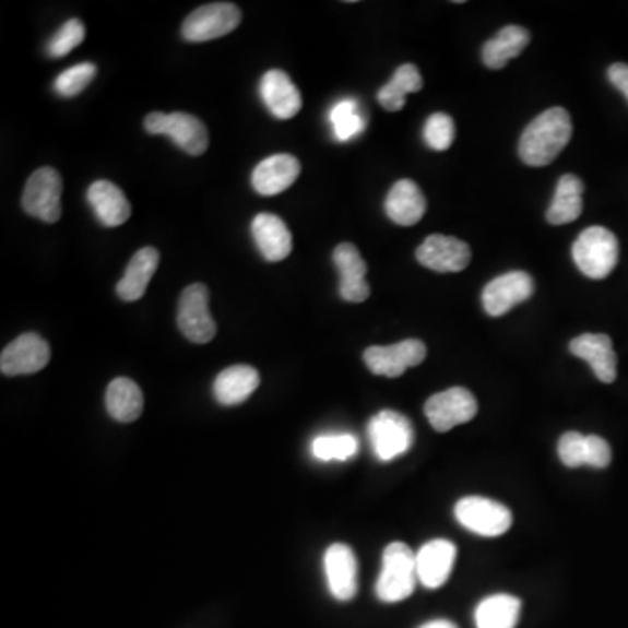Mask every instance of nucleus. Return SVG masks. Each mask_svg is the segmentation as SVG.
<instances>
[{
  "instance_id": "nucleus-18",
  "label": "nucleus",
  "mask_w": 628,
  "mask_h": 628,
  "mask_svg": "<svg viewBox=\"0 0 628 628\" xmlns=\"http://www.w3.org/2000/svg\"><path fill=\"white\" fill-rule=\"evenodd\" d=\"M569 352L577 358L585 360L592 367L599 381L612 384L616 381V358L613 341L606 334H583L572 339Z\"/></svg>"
},
{
  "instance_id": "nucleus-30",
  "label": "nucleus",
  "mask_w": 628,
  "mask_h": 628,
  "mask_svg": "<svg viewBox=\"0 0 628 628\" xmlns=\"http://www.w3.org/2000/svg\"><path fill=\"white\" fill-rule=\"evenodd\" d=\"M420 87H423V78H420L419 70L412 63H405L396 69L390 83L379 90L377 100L388 112H399L405 107V96L420 92Z\"/></svg>"
},
{
  "instance_id": "nucleus-21",
  "label": "nucleus",
  "mask_w": 628,
  "mask_h": 628,
  "mask_svg": "<svg viewBox=\"0 0 628 628\" xmlns=\"http://www.w3.org/2000/svg\"><path fill=\"white\" fill-rule=\"evenodd\" d=\"M251 235L257 248L269 262H280L291 256L292 235L285 222L273 213H260L251 222Z\"/></svg>"
},
{
  "instance_id": "nucleus-26",
  "label": "nucleus",
  "mask_w": 628,
  "mask_h": 628,
  "mask_svg": "<svg viewBox=\"0 0 628 628\" xmlns=\"http://www.w3.org/2000/svg\"><path fill=\"white\" fill-rule=\"evenodd\" d=\"M529 40L531 34L522 26H505L493 39L484 44L482 60L489 69H502L508 66V61L519 57L520 52L528 48Z\"/></svg>"
},
{
  "instance_id": "nucleus-29",
  "label": "nucleus",
  "mask_w": 628,
  "mask_h": 628,
  "mask_svg": "<svg viewBox=\"0 0 628 628\" xmlns=\"http://www.w3.org/2000/svg\"><path fill=\"white\" fill-rule=\"evenodd\" d=\"M520 607L522 604L513 595H490L475 609V625L477 628H516Z\"/></svg>"
},
{
  "instance_id": "nucleus-19",
  "label": "nucleus",
  "mask_w": 628,
  "mask_h": 628,
  "mask_svg": "<svg viewBox=\"0 0 628 628\" xmlns=\"http://www.w3.org/2000/svg\"><path fill=\"white\" fill-rule=\"evenodd\" d=\"M260 96L276 119H292L303 109V96L283 70H269L260 81Z\"/></svg>"
},
{
  "instance_id": "nucleus-35",
  "label": "nucleus",
  "mask_w": 628,
  "mask_h": 628,
  "mask_svg": "<svg viewBox=\"0 0 628 628\" xmlns=\"http://www.w3.org/2000/svg\"><path fill=\"white\" fill-rule=\"evenodd\" d=\"M84 37H86V28H84L83 22L70 20L61 26L57 34L52 35V39L48 44V52L52 58L66 57L72 49L83 44Z\"/></svg>"
},
{
  "instance_id": "nucleus-27",
  "label": "nucleus",
  "mask_w": 628,
  "mask_h": 628,
  "mask_svg": "<svg viewBox=\"0 0 628 628\" xmlns=\"http://www.w3.org/2000/svg\"><path fill=\"white\" fill-rule=\"evenodd\" d=\"M581 195L583 182L580 178L577 175H564L557 183L550 209L546 212V221L550 222L552 226H564L577 221L583 212Z\"/></svg>"
},
{
  "instance_id": "nucleus-14",
  "label": "nucleus",
  "mask_w": 628,
  "mask_h": 628,
  "mask_svg": "<svg viewBox=\"0 0 628 628\" xmlns=\"http://www.w3.org/2000/svg\"><path fill=\"white\" fill-rule=\"evenodd\" d=\"M419 264L437 273H461L469 268L472 250L452 236L434 235L423 241L416 251Z\"/></svg>"
},
{
  "instance_id": "nucleus-22",
  "label": "nucleus",
  "mask_w": 628,
  "mask_h": 628,
  "mask_svg": "<svg viewBox=\"0 0 628 628\" xmlns=\"http://www.w3.org/2000/svg\"><path fill=\"white\" fill-rule=\"evenodd\" d=\"M87 201L105 227H119L131 215V204L125 192L109 180H96L87 189Z\"/></svg>"
},
{
  "instance_id": "nucleus-12",
  "label": "nucleus",
  "mask_w": 628,
  "mask_h": 628,
  "mask_svg": "<svg viewBox=\"0 0 628 628\" xmlns=\"http://www.w3.org/2000/svg\"><path fill=\"white\" fill-rule=\"evenodd\" d=\"M426 358L425 344L407 339L393 346H370L365 349V365L376 376L400 377L411 367H417Z\"/></svg>"
},
{
  "instance_id": "nucleus-11",
  "label": "nucleus",
  "mask_w": 628,
  "mask_h": 628,
  "mask_svg": "<svg viewBox=\"0 0 628 628\" xmlns=\"http://www.w3.org/2000/svg\"><path fill=\"white\" fill-rule=\"evenodd\" d=\"M534 294L533 277L524 271H511L495 277L482 292V306L489 317H502L508 311L531 299Z\"/></svg>"
},
{
  "instance_id": "nucleus-3",
  "label": "nucleus",
  "mask_w": 628,
  "mask_h": 628,
  "mask_svg": "<svg viewBox=\"0 0 628 628\" xmlns=\"http://www.w3.org/2000/svg\"><path fill=\"white\" fill-rule=\"evenodd\" d=\"M578 269L592 280H604L618 264V239L606 227H589L572 245Z\"/></svg>"
},
{
  "instance_id": "nucleus-1",
  "label": "nucleus",
  "mask_w": 628,
  "mask_h": 628,
  "mask_svg": "<svg viewBox=\"0 0 628 628\" xmlns=\"http://www.w3.org/2000/svg\"><path fill=\"white\" fill-rule=\"evenodd\" d=\"M572 137L571 116L562 107L545 110L520 137L519 156L528 166H546L568 147Z\"/></svg>"
},
{
  "instance_id": "nucleus-32",
  "label": "nucleus",
  "mask_w": 628,
  "mask_h": 628,
  "mask_svg": "<svg viewBox=\"0 0 628 628\" xmlns=\"http://www.w3.org/2000/svg\"><path fill=\"white\" fill-rule=\"evenodd\" d=\"M358 440L353 435H320L311 443V452L320 461H347L358 452Z\"/></svg>"
},
{
  "instance_id": "nucleus-31",
  "label": "nucleus",
  "mask_w": 628,
  "mask_h": 628,
  "mask_svg": "<svg viewBox=\"0 0 628 628\" xmlns=\"http://www.w3.org/2000/svg\"><path fill=\"white\" fill-rule=\"evenodd\" d=\"M330 125L339 142L355 139L365 130V118L360 112V105L352 98L335 104L329 114Z\"/></svg>"
},
{
  "instance_id": "nucleus-34",
  "label": "nucleus",
  "mask_w": 628,
  "mask_h": 628,
  "mask_svg": "<svg viewBox=\"0 0 628 628\" xmlns=\"http://www.w3.org/2000/svg\"><path fill=\"white\" fill-rule=\"evenodd\" d=\"M455 126L451 116L438 112L429 116L425 125V142L434 151H447L454 143Z\"/></svg>"
},
{
  "instance_id": "nucleus-16",
  "label": "nucleus",
  "mask_w": 628,
  "mask_h": 628,
  "mask_svg": "<svg viewBox=\"0 0 628 628\" xmlns=\"http://www.w3.org/2000/svg\"><path fill=\"white\" fill-rule=\"evenodd\" d=\"M454 543L449 540H434L420 546L416 554L417 578L426 589H440L451 577L455 562Z\"/></svg>"
},
{
  "instance_id": "nucleus-24",
  "label": "nucleus",
  "mask_w": 628,
  "mask_h": 628,
  "mask_svg": "<svg viewBox=\"0 0 628 628\" xmlns=\"http://www.w3.org/2000/svg\"><path fill=\"white\" fill-rule=\"evenodd\" d=\"M157 265H159V251L156 248L145 247L137 251L116 288L119 297L126 303L142 299L152 276L156 273Z\"/></svg>"
},
{
  "instance_id": "nucleus-13",
  "label": "nucleus",
  "mask_w": 628,
  "mask_h": 628,
  "mask_svg": "<svg viewBox=\"0 0 628 628\" xmlns=\"http://www.w3.org/2000/svg\"><path fill=\"white\" fill-rule=\"evenodd\" d=\"M51 360V347L39 334L28 332L14 339L0 355V370L4 376H26L43 370Z\"/></svg>"
},
{
  "instance_id": "nucleus-33",
  "label": "nucleus",
  "mask_w": 628,
  "mask_h": 628,
  "mask_svg": "<svg viewBox=\"0 0 628 628\" xmlns=\"http://www.w3.org/2000/svg\"><path fill=\"white\" fill-rule=\"evenodd\" d=\"M96 75V67L93 63H79L61 72L55 81V92L63 98H72L83 93Z\"/></svg>"
},
{
  "instance_id": "nucleus-17",
  "label": "nucleus",
  "mask_w": 628,
  "mask_h": 628,
  "mask_svg": "<svg viewBox=\"0 0 628 628\" xmlns=\"http://www.w3.org/2000/svg\"><path fill=\"white\" fill-rule=\"evenodd\" d=\"M334 264L341 274L339 294L347 303H364L369 299L370 285L365 280L367 264L355 245L341 244L334 250Z\"/></svg>"
},
{
  "instance_id": "nucleus-23",
  "label": "nucleus",
  "mask_w": 628,
  "mask_h": 628,
  "mask_svg": "<svg viewBox=\"0 0 628 628\" xmlns=\"http://www.w3.org/2000/svg\"><path fill=\"white\" fill-rule=\"evenodd\" d=\"M388 217L399 226H416L425 217L426 200L417 183L412 180H400L391 187L384 203Z\"/></svg>"
},
{
  "instance_id": "nucleus-28",
  "label": "nucleus",
  "mask_w": 628,
  "mask_h": 628,
  "mask_svg": "<svg viewBox=\"0 0 628 628\" xmlns=\"http://www.w3.org/2000/svg\"><path fill=\"white\" fill-rule=\"evenodd\" d=\"M105 405L112 419L119 423H133L142 416L143 394L137 382L118 377L110 382L105 394Z\"/></svg>"
},
{
  "instance_id": "nucleus-2",
  "label": "nucleus",
  "mask_w": 628,
  "mask_h": 628,
  "mask_svg": "<svg viewBox=\"0 0 628 628\" xmlns=\"http://www.w3.org/2000/svg\"><path fill=\"white\" fill-rule=\"evenodd\" d=\"M417 581L416 554L405 543L394 542L386 546L381 574L376 583L379 601L388 604L405 601L414 594Z\"/></svg>"
},
{
  "instance_id": "nucleus-15",
  "label": "nucleus",
  "mask_w": 628,
  "mask_h": 628,
  "mask_svg": "<svg viewBox=\"0 0 628 628\" xmlns=\"http://www.w3.org/2000/svg\"><path fill=\"white\" fill-rule=\"evenodd\" d=\"M325 574L332 597L352 601L358 592V562L349 546L334 543L325 552Z\"/></svg>"
},
{
  "instance_id": "nucleus-39",
  "label": "nucleus",
  "mask_w": 628,
  "mask_h": 628,
  "mask_svg": "<svg viewBox=\"0 0 628 628\" xmlns=\"http://www.w3.org/2000/svg\"><path fill=\"white\" fill-rule=\"evenodd\" d=\"M419 628H458L452 621L449 620H434L428 624L420 625Z\"/></svg>"
},
{
  "instance_id": "nucleus-25",
  "label": "nucleus",
  "mask_w": 628,
  "mask_h": 628,
  "mask_svg": "<svg viewBox=\"0 0 628 628\" xmlns=\"http://www.w3.org/2000/svg\"><path fill=\"white\" fill-rule=\"evenodd\" d=\"M259 384L260 376L253 367L235 365L218 374L213 384V394L218 403L230 407V405H239L248 400Z\"/></svg>"
},
{
  "instance_id": "nucleus-36",
  "label": "nucleus",
  "mask_w": 628,
  "mask_h": 628,
  "mask_svg": "<svg viewBox=\"0 0 628 628\" xmlns=\"http://www.w3.org/2000/svg\"><path fill=\"white\" fill-rule=\"evenodd\" d=\"M559 458L568 469L585 466V435L568 431L559 440Z\"/></svg>"
},
{
  "instance_id": "nucleus-37",
  "label": "nucleus",
  "mask_w": 628,
  "mask_h": 628,
  "mask_svg": "<svg viewBox=\"0 0 628 628\" xmlns=\"http://www.w3.org/2000/svg\"><path fill=\"white\" fill-rule=\"evenodd\" d=\"M612 463V447L597 435L585 437V464L592 469H607Z\"/></svg>"
},
{
  "instance_id": "nucleus-5",
  "label": "nucleus",
  "mask_w": 628,
  "mask_h": 628,
  "mask_svg": "<svg viewBox=\"0 0 628 628\" xmlns=\"http://www.w3.org/2000/svg\"><path fill=\"white\" fill-rule=\"evenodd\" d=\"M454 516L472 533L484 537H498L511 528L513 517L501 502L481 496H466L454 508Z\"/></svg>"
},
{
  "instance_id": "nucleus-10",
  "label": "nucleus",
  "mask_w": 628,
  "mask_h": 628,
  "mask_svg": "<svg viewBox=\"0 0 628 628\" xmlns=\"http://www.w3.org/2000/svg\"><path fill=\"white\" fill-rule=\"evenodd\" d=\"M477 400L473 396L472 391L455 386L451 390L434 394L431 399H428L425 414L435 431L446 434L455 426L470 423L473 417L477 416Z\"/></svg>"
},
{
  "instance_id": "nucleus-4",
  "label": "nucleus",
  "mask_w": 628,
  "mask_h": 628,
  "mask_svg": "<svg viewBox=\"0 0 628 628\" xmlns=\"http://www.w3.org/2000/svg\"><path fill=\"white\" fill-rule=\"evenodd\" d=\"M143 126L151 134H166L177 143L178 147L191 156H203L209 149V130L191 114L152 112L145 118Z\"/></svg>"
},
{
  "instance_id": "nucleus-6",
  "label": "nucleus",
  "mask_w": 628,
  "mask_h": 628,
  "mask_svg": "<svg viewBox=\"0 0 628 628\" xmlns=\"http://www.w3.org/2000/svg\"><path fill=\"white\" fill-rule=\"evenodd\" d=\"M210 292L203 283L187 286L178 300V329L191 343L206 344L217 334V325L210 315Z\"/></svg>"
},
{
  "instance_id": "nucleus-20",
  "label": "nucleus",
  "mask_w": 628,
  "mask_h": 628,
  "mask_svg": "<svg viewBox=\"0 0 628 628\" xmlns=\"http://www.w3.org/2000/svg\"><path fill=\"white\" fill-rule=\"evenodd\" d=\"M300 163L292 154H274L262 161L251 175V186L259 194L274 195L286 191L299 178Z\"/></svg>"
},
{
  "instance_id": "nucleus-38",
  "label": "nucleus",
  "mask_w": 628,
  "mask_h": 628,
  "mask_svg": "<svg viewBox=\"0 0 628 628\" xmlns=\"http://www.w3.org/2000/svg\"><path fill=\"white\" fill-rule=\"evenodd\" d=\"M607 78L613 86L618 87L628 98V66L627 63H615L607 70Z\"/></svg>"
},
{
  "instance_id": "nucleus-7",
  "label": "nucleus",
  "mask_w": 628,
  "mask_h": 628,
  "mask_svg": "<svg viewBox=\"0 0 628 628\" xmlns=\"http://www.w3.org/2000/svg\"><path fill=\"white\" fill-rule=\"evenodd\" d=\"M241 11L230 2H213L201 5L187 16L182 25L183 39L189 43H206L218 39L238 28Z\"/></svg>"
},
{
  "instance_id": "nucleus-9",
  "label": "nucleus",
  "mask_w": 628,
  "mask_h": 628,
  "mask_svg": "<svg viewBox=\"0 0 628 628\" xmlns=\"http://www.w3.org/2000/svg\"><path fill=\"white\" fill-rule=\"evenodd\" d=\"M61 191L63 182L57 169L49 166L37 169L26 182L23 209L32 217L55 224L61 217Z\"/></svg>"
},
{
  "instance_id": "nucleus-8",
  "label": "nucleus",
  "mask_w": 628,
  "mask_h": 628,
  "mask_svg": "<svg viewBox=\"0 0 628 628\" xmlns=\"http://www.w3.org/2000/svg\"><path fill=\"white\" fill-rule=\"evenodd\" d=\"M369 438L374 454L381 461H391L411 449L414 428L400 412L382 411L370 419Z\"/></svg>"
}]
</instances>
